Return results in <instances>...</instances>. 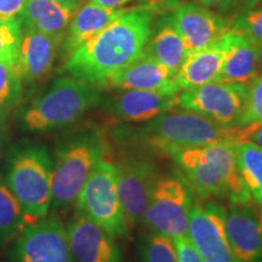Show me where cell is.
<instances>
[{
	"mask_svg": "<svg viewBox=\"0 0 262 262\" xmlns=\"http://www.w3.org/2000/svg\"><path fill=\"white\" fill-rule=\"evenodd\" d=\"M78 9L79 6H66L56 0H27L19 18L24 26L37 29L62 44Z\"/></svg>",
	"mask_w": 262,
	"mask_h": 262,
	"instance_id": "44dd1931",
	"label": "cell"
},
{
	"mask_svg": "<svg viewBox=\"0 0 262 262\" xmlns=\"http://www.w3.org/2000/svg\"><path fill=\"white\" fill-rule=\"evenodd\" d=\"M257 47V68L258 77H262V42L256 45Z\"/></svg>",
	"mask_w": 262,
	"mask_h": 262,
	"instance_id": "d590c367",
	"label": "cell"
},
{
	"mask_svg": "<svg viewBox=\"0 0 262 262\" xmlns=\"http://www.w3.org/2000/svg\"><path fill=\"white\" fill-rule=\"evenodd\" d=\"M192 194L188 183L178 175L158 179L143 220L156 233L170 238L187 235Z\"/></svg>",
	"mask_w": 262,
	"mask_h": 262,
	"instance_id": "ba28073f",
	"label": "cell"
},
{
	"mask_svg": "<svg viewBox=\"0 0 262 262\" xmlns=\"http://www.w3.org/2000/svg\"><path fill=\"white\" fill-rule=\"evenodd\" d=\"M22 94V77L17 66L0 62V111L11 110Z\"/></svg>",
	"mask_w": 262,
	"mask_h": 262,
	"instance_id": "4316f807",
	"label": "cell"
},
{
	"mask_svg": "<svg viewBox=\"0 0 262 262\" xmlns=\"http://www.w3.org/2000/svg\"><path fill=\"white\" fill-rule=\"evenodd\" d=\"M58 45L49 35L22 25V39L16 64L22 80L32 83L45 77L51 71Z\"/></svg>",
	"mask_w": 262,
	"mask_h": 262,
	"instance_id": "ac0fdd59",
	"label": "cell"
},
{
	"mask_svg": "<svg viewBox=\"0 0 262 262\" xmlns=\"http://www.w3.org/2000/svg\"><path fill=\"white\" fill-rule=\"evenodd\" d=\"M231 29L250 39L255 44L262 42V9L250 10L239 15Z\"/></svg>",
	"mask_w": 262,
	"mask_h": 262,
	"instance_id": "f546056e",
	"label": "cell"
},
{
	"mask_svg": "<svg viewBox=\"0 0 262 262\" xmlns=\"http://www.w3.org/2000/svg\"><path fill=\"white\" fill-rule=\"evenodd\" d=\"M100 101L97 88L72 77L60 78L24 111L22 129L27 133H47L67 126L97 106Z\"/></svg>",
	"mask_w": 262,
	"mask_h": 262,
	"instance_id": "8992f818",
	"label": "cell"
},
{
	"mask_svg": "<svg viewBox=\"0 0 262 262\" xmlns=\"http://www.w3.org/2000/svg\"><path fill=\"white\" fill-rule=\"evenodd\" d=\"M56 2L66 6H80L81 0H56Z\"/></svg>",
	"mask_w": 262,
	"mask_h": 262,
	"instance_id": "74e56055",
	"label": "cell"
},
{
	"mask_svg": "<svg viewBox=\"0 0 262 262\" xmlns=\"http://www.w3.org/2000/svg\"><path fill=\"white\" fill-rule=\"evenodd\" d=\"M260 122H262V77H257L249 84L247 104L237 125Z\"/></svg>",
	"mask_w": 262,
	"mask_h": 262,
	"instance_id": "f1b7e54d",
	"label": "cell"
},
{
	"mask_svg": "<svg viewBox=\"0 0 262 262\" xmlns=\"http://www.w3.org/2000/svg\"><path fill=\"white\" fill-rule=\"evenodd\" d=\"M226 209L214 202H195L189 212L187 237L204 262H238L225 229Z\"/></svg>",
	"mask_w": 262,
	"mask_h": 262,
	"instance_id": "8fae6325",
	"label": "cell"
},
{
	"mask_svg": "<svg viewBox=\"0 0 262 262\" xmlns=\"http://www.w3.org/2000/svg\"><path fill=\"white\" fill-rule=\"evenodd\" d=\"M27 224L24 210L4 179L0 178V248H4L19 234Z\"/></svg>",
	"mask_w": 262,
	"mask_h": 262,
	"instance_id": "d4e9b609",
	"label": "cell"
},
{
	"mask_svg": "<svg viewBox=\"0 0 262 262\" xmlns=\"http://www.w3.org/2000/svg\"><path fill=\"white\" fill-rule=\"evenodd\" d=\"M256 216H257L258 225H260V229H261V233H262V205H258V208L256 210Z\"/></svg>",
	"mask_w": 262,
	"mask_h": 262,
	"instance_id": "f35d334b",
	"label": "cell"
},
{
	"mask_svg": "<svg viewBox=\"0 0 262 262\" xmlns=\"http://www.w3.org/2000/svg\"><path fill=\"white\" fill-rule=\"evenodd\" d=\"M78 212L93 220L113 238H125L127 224L117 187L116 164L102 159L95 166L75 201Z\"/></svg>",
	"mask_w": 262,
	"mask_h": 262,
	"instance_id": "52a82bcc",
	"label": "cell"
},
{
	"mask_svg": "<svg viewBox=\"0 0 262 262\" xmlns=\"http://www.w3.org/2000/svg\"><path fill=\"white\" fill-rule=\"evenodd\" d=\"M237 168L251 198L262 205V148L251 142L235 145Z\"/></svg>",
	"mask_w": 262,
	"mask_h": 262,
	"instance_id": "cb8c5ba5",
	"label": "cell"
},
{
	"mask_svg": "<svg viewBox=\"0 0 262 262\" xmlns=\"http://www.w3.org/2000/svg\"><path fill=\"white\" fill-rule=\"evenodd\" d=\"M248 89L249 84L214 80L179 93L178 107L222 125H237L247 104Z\"/></svg>",
	"mask_w": 262,
	"mask_h": 262,
	"instance_id": "9c48e42d",
	"label": "cell"
},
{
	"mask_svg": "<svg viewBox=\"0 0 262 262\" xmlns=\"http://www.w3.org/2000/svg\"><path fill=\"white\" fill-rule=\"evenodd\" d=\"M145 49L173 75V78L188 55L182 38L170 21V16L164 19L159 31L153 37H149Z\"/></svg>",
	"mask_w": 262,
	"mask_h": 262,
	"instance_id": "603a6c76",
	"label": "cell"
},
{
	"mask_svg": "<svg viewBox=\"0 0 262 262\" xmlns=\"http://www.w3.org/2000/svg\"><path fill=\"white\" fill-rule=\"evenodd\" d=\"M136 140L149 149L168 156L175 149L242 143V126L222 125L191 111H169L136 131Z\"/></svg>",
	"mask_w": 262,
	"mask_h": 262,
	"instance_id": "277c9868",
	"label": "cell"
},
{
	"mask_svg": "<svg viewBox=\"0 0 262 262\" xmlns=\"http://www.w3.org/2000/svg\"><path fill=\"white\" fill-rule=\"evenodd\" d=\"M103 88L119 90H148L165 95H179L175 78L148 51L143 50L133 62L116 72Z\"/></svg>",
	"mask_w": 262,
	"mask_h": 262,
	"instance_id": "9a60e30c",
	"label": "cell"
},
{
	"mask_svg": "<svg viewBox=\"0 0 262 262\" xmlns=\"http://www.w3.org/2000/svg\"><path fill=\"white\" fill-rule=\"evenodd\" d=\"M124 11L125 10L123 9L102 8L90 2L78 9L62 40V52L64 56L68 57L73 54L78 48L98 34Z\"/></svg>",
	"mask_w": 262,
	"mask_h": 262,
	"instance_id": "7402d4cb",
	"label": "cell"
},
{
	"mask_svg": "<svg viewBox=\"0 0 262 262\" xmlns=\"http://www.w3.org/2000/svg\"><path fill=\"white\" fill-rule=\"evenodd\" d=\"M227 32L217 41L202 50L188 52L181 68L175 75L180 90H189L214 81L221 70L227 52Z\"/></svg>",
	"mask_w": 262,
	"mask_h": 262,
	"instance_id": "d6986e66",
	"label": "cell"
},
{
	"mask_svg": "<svg viewBox=\"0 0 262 262\" xmlns=\"http://www.w3.org/2000/svg\"><path fill=\"white\" fill-rule=\"evenodd\" d=\"M153 12L148 8L125 10L66 60L62 73L103 88L112 75L145 50L152 35Z\"/></svg>",
	"mask_w": 262,
	"mask_h": 262,
	"instance_id": "6da1fadb",
	"label": "cell"
},
{
	"mask_svg": "<svg viewBox=\"0 0 262 262\" xmlns=\"http://www.w3.org/2000/svg\"><path fill=\"white\" fill-rule=\"evenodd\" d=\"M4 181L21 205L27 224L49 214L52 159L47 146L24 140L10 147L4 162Z\"/></svg>",
	"mask_w": 262,
	"mask_h": 262,
	"instance_id": "3957f363",
	"label": "cell"
},
{
	"mask_svg": "<svg viewBox=\"0 0 262 262\" xmlns=\"http://www.w3.org/2000/svg\"><path fill=\"white\" fill-rule=\"evenodd\" d=\"M239 2H247V0H224V2H222L221 4L231 5V4H235V3H239Z\"/></svg>",
	"mask_w": 262,
	"mask_h": 262,
	"instance_id": "ab89813d",
	"label": "cell"
},
{
	"mask_svg": "<svg viewBox=\"0 0 262 262\" xmlns=\"http://www.w3.org/2000/svg\"><path fill=\"white\" fill-rule=\"evenodd\" d=\"M178 106V95L148 90H123L106 103V110L120 122L148 123Z\"/></svg>",
	"mask_w": 262,
	"mask_h": 262,
	"instance_id": "e0dca14e",
	"label": "cell"
},
{
	"mask_svg": "<svg viewBox=\"0 0 262 262\" xmlns=\"http://www.w3.org/2000/svg\"><path fill=\"white\" fill-rule=\"evenodd\" d=\"M141 262H179L172 238L153 233L141 249Z\"/></svg>",
	"mask_w": 262,
	"mask_h": 262,
	"instance_id": "83f0119b",
	"label": "cell"
},
{
	"mask_svg": "<svg viewBox=\"0 0 262 262\" xmlns=\"http://www.w3.org/2000/svg\"><path fill=\"white\" fill-rule=\"evenodd\" d=\"M224 0H199V3L205 8H210V6H215L217 4H221Z\"/></svg>",
	"mask_w": 262,
	"mask_h": 262,
	"instance_id": "8d00e7d4",
	"label": "cell"
},
{
	"mask_svg": "<svg viewBox=\"0 0 262 262\" xmlns=\"http://www.w3.org/2000/svg\"><path fill=\"white\" fill-rule=\"evenodd\" d=\"M129 2L131 0H90V3H93V4L107 9H120Z\"/></svg>",
	"mask_w": 262,
	"mask_h": 262,
	"instance_id": "836d02e7",
	"label": "cell"
},
{
	"mask_svg": "<svg viewBox=\"0 0 262 262\" xmlns=\"http://www.w3.org/2000/svg\"><path fill=\"white\" fill-rule=\"evenodd\" d=\"M228 243L238 262H262V233L250 203H231L225 215Z\"/></svg>",
	"mask_w": 262,
	"mask_h": 262,
	"instance_id": "2e32d148",
	"label": "cell"
},
{
	"mask_svg": "<svg viewBox=\"0 0 262 262\" xmlns=\"http://www.w3.org/2000/svg\"><path fill=\"white\" fill-rule=\"evenodd\" d=\"M170 21L188 52L210 47L229 29L224 17L195 3L178 6L170 16Z\"/></svg>",
	"mask_w": 262,
	"mask_h": 262,
	"instance_id": "4fadbf2b",
	"label": "cell"
},
{
	"mask_svg": "<svg viewBox=\"0 0 262 262\" xmlns=\"http://www.w3.org/2000/svg\"><path fill=\"white\" fill-rule=\"evenodd\" d=\"M182 170L186 182L201 198L220 196L231 203H251L250 193L239 175L235 145H212L175 149L168 153Z\"/></svg>",
	"mask_w": 262,
	"mask_h": 262,
	"instance_id": "7a4b0ae2",
	"label": "cell"
},
{
	"mask_svg": "<svg viewBox=\"0 0 262 262\" xmlns=\"http://www.w3.org/2000/svg\"><path fill=\"white\" fill-rule=\"evenodd\" d=\"M6 116H8L6 111H0V153H2V150L6 143V131H8Z\"/></svg>",
	"mask_w": 262,
	"mask_h": 262,
	"instance_id": "e575fe53",
	"label": "cell"
},
{
	"mask_svg": "<svg viewBox=\"0 0 262 262\" xmlns=\"http://www.w3.org/2000/svg\"><path fill=\"white\" fill-rule=\"evenodd\" d=\"M179 262H204L193 247L187 235L172 238Z\"/></svg>",
	"mask_w": 262,
	"mask_h": 262,
	"instance_id": "4dcf8cb0",
	"label": "cell"
},
{
	"mask_svg": "<svg viewBox=\"0 0 262 262\" xmlns=\"http://www.w3.org/2000/svg\"><path fill=\"white\" fill-rule=\"evenodd\" d=\"M66 229L75 262H124L116 238L81 212L72 219Z\"/></svg>",
	"mask_w": 262,
	"mask_h": 262,
	"instance_id": "5bb4252c",
	"label": "cell"
},
{
	"mask_svg": "<svg viewBox=\"0 0 262 262\" xmlns=\"http://www.w3.org/2000/svg\"><path fill=\"white\" fill-rule=\"evenodd\" d=\"M242 126V142H251L262 148V122Z\"/></svg>",
	"mask_w": 262,
	"mask_h": 262,
	"instance_id": "d6a6232c",
	"label": "cell"
},
{
	"mask_svg": "<svg viewBox=\"0 0 262 262\" xmlns=\"http://www.w3.org/2000/svg\"><path fill=\"white\" fill-rule=\"evenodd\" d=\"M27 0H0V18L19 17Z\"/></svg>",
	"mask_w": 262,
	"mask_h": 262,
	"instance_id": "1f68e13d",
	"label": "cell"
},
{
	"mask_svg": "<svg viewBox=\"0 0 262 262\" xmlns=\"http://www.w3.org/2000/svg\"><path fill=\"white\" fill-rule=\"evenodd\" d=\"M117 187L127 226L143 220L159 179L157 164L147 157H130L116 164Z\"/></svg>",
	"mask_w": 262,
	"mask_h": 262,
	"instance_id": "7c38bea8",
	"label": "cell"
},
{
	"mask_svg": "<svg viewBox=\"0 0 262 262\" xmlns=\"http://www.w3.org/2000/svg\"><path fill=\"white\" fill-rule=\"evenodd\" d=\"M12 256L17 262H75L67 229L57 216L29 222L15 238Z\"/></svg>",
	"mask_w": 262,
	"mask_h": 262,
	"instance_id": "30bf717a",
	"label": "cell"
},
{
	"mask_svg": "<svg viewBox=\"0 0 262 262\" xmlns=\"http://www.w3.org/2000/svg\"><path fill=\"white\" fill-rule=\"evenodd\" d=\"M228 47L216 81L250 84L258 77L257 47L244 34L229 28Z\"/></svg>",
	"mask_w": 262,
	"mask_h": 262,
	"instance_id": "ffe728a7",
	"label": "cell"
},
{
	"mask_svg": "<svg viewBox=\"0 0 262 262\" xmlns=\"http://www.w3.org/2000/svg\"><path fill=\"white\" fill-rule=\"evenodd\" d=\"M106 142L98 130H83L60 141L52 160L51 208H70L90 173L106 156Z\"/></svg>",
	"mask_w": 262,
	"mask_h": 262,
	"instance_id": "5b68a950",
	"label": "cell"
},
{
	"mask_svg": "<svg viewBox=\"0 0 262 262\" xmlns=\"http://www.w3.org/2000/svg\"><path fill=\"white\" fill-rule=\"evenodd\" d=\"M21 39V18H0V62L12 66L17 64Z\"/></svg>",
	"mask_w": 262,
	"mask_h": 262,
	"instance_id": "484cf974",
	"label": "cell"
}]
</instances>
